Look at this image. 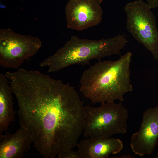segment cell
<instances>
[{
  "label": "cell",
  "instance_id": "cell-14",
  "mask_svg": "<svg viewBox=\"0 0 158 158\" xmlns=\"http://www.w3.org/2000/svg\"><path fill=\"white\" fill-rule=\"evenodd\" d=\"M156 158H158V151L156 154Z\"/></svg>",
  "mask_w": 158,
  "mask_h": 158
},
{
  "label": "cell",
  "instance_id": "cell-5",
  "mask_svg": "<svg viewBox=\"0 0 158 158\" xmlns=\"http://www.w3.org/2000/svg\"><path fill=\"white\" fill-rule=\"evenodd\" d=\"M127 30L158 60V30L156 17L147 3L136 0L124 7Z\"/></svg>",
  "mask_w": 158,
  "mask_h": 158
},
{
  "label": "cell",
  "instance_id": "cell-13",
  "mask_svg": "<svg viewBox=\"0 0 158 158\" xmlns=\"http://www.w3.org/2000/svg\"><path fill=\"white\" fill-rule=\"evenodd\" d=\"M146 0L151 9L155 8L158 6V0Z\"/></svg>",
  "mask_w": 158,
  "mask_h": 158
},
{
  "label": "cell",
  "instance_id": "cell-3",
  "mask_svg": "<svg viewBox=\"0 0 158 158\" xmlns=\"http://www.w3.org/2000/svg\"><path fill=\"white\" fill-rule=\"evenodd\" d=\"M128 42L126 38L120 34L99 40L81 39L72 36L63 47L42 61L40 65L47 67L49 73L75 64L86 65L92 59L99 61L104 57L120 54Z\"/></svg>",
  "mask_w": 158,
  "mask_h": 158
},
{
  "label": "cell",
  "instance_id": "cell-6",
  "mask_svg": "<svg viewBox=\"0 0 158 158\" xmlns=\"http://www.w3.org/2000/svg\"><path fill=\"white\" fill-rule=\"evenodd\" d=\"M42 42L38 38L21 35L8 28L0 29V65L4 68H18L25 59L35 54Z\"/></svg>",
  "mask_w": 158,
  "mask_h": 158
},
{
  "label": "cell",
  "instance_id": "cell-9",
  "mask_svg": "<svg viewBox=\"0 0 158 158\" xmlns=\"http://www.w3.org/2000/svg\"><path fill=\"white\" fill-rule=\"evenodd\" d=\"M76 147L80 158H107L120 152L122 141L114 138H88L78 142Z\"/></svg>",
  "mask_w": 158,
  "mask_h": 158
},
{
  "label": "cell",
  "instance_id": "cell-11",
  "mask_svg": "<svg viewBox=\"0 0 158 158\" xmlns=\"http://www.w3.org/2000/svg\"><path fill=\"white\" fill-rule=\"evenodd\" d=\"M7 79L5 75L0 74V135L6 132L14 118L13 92Z\"/></svg>",
  "mask_w": 158,
  "mask_h": 158
},
{
  "label": "cell",
  "instance_id": "cell-8",
  "mask_svg": "<svg viewBox=\"0 0 158 158\" xmlns=\"http://www.w3.org/2000/svg\"><path fill=\"white\" fill-rule=\"evenodd\" d=\"M158 139V106L147 109L143 113L139 130L132 135L130 146L133 153L140 156L150 155Z\"/></svg>",
  "mask_w": 158,
  "mask_h": 158
},
{
  "label": "cell",
  "instance_id": "cell-7",
  "mask_svg": "<svg viewBox=\"0 0 158 158\" xmlns=\"http://www.w3.org/2000/svg\"><path fill=\"white\" fill-rule=\"evenodd\" d=\"M102 0H69L65 8L68 28L80 31L99 24L103 11Z\"/></svg>",
  "mask_w": 158,
  "mask_h": 158
},
{
  "label": "cell",
  "instance_id": "cell-4",
  "mask_svg": "<svg viewBox=\"0 0 158 158\" xmlns=\"http://www.w3.org/2000/svg\"><path fill=\"white\" fill-rule=\"evenodd\" d=\"M85 109L84 137L107 138L126 133L128 112L121 103L107 102L97 107L87 105Z\"/></svg>",
  "mask_w": 158,
  "mask_h": 158
},
{
  "label": "cell",
  "instance_id": "cell-1",
  "mask_svg": "<svg viewBox=\"0 0 158 158\" xmlns=\"http://www.w3.org/2000/svg\"><path fill=\"white\" fill-rule=\"evenodd\" d=\"M7 77L18 101L20 124L40 155L54 158L76 147L85 114L75 88L37 71L20 68Z\"/></svg>",
  "mask_w": 158,
  "mask_h": 158
},
{
  "label": "cell",
  "instance_id": "cell-10",
  "mask_svg": "<svg viewBox=\"0 0 158 158\" xmlns=\"http://www.w3.org/2000/svg\"><path fill=\"white\" fill-rule=\"evenodd\" d=\"M33 143L32 138L25 127L13 134L0 135V158H21Z\"/></svg>",
  "mask_w": 158,
  "mask_h": 158
},
{
  "label": "cell",
  "instance_id": "cell-12",
  "mask_svg": "<svg viewBox=\"0 0 158 158\" xmlns=\"http://www.w3.org/2000/svg\"><path fill=\"white\" fill-rule=\"evenodd\" d=\"M58 157L59 158H80L78 151L73 149L67 150L59 154Z\"/></svg>",
  "mask_w": 158,
  "mask_h": 158
},
{
  "label": "cell",
  "instance_id": "cell-2",
  "mask_svg": "<svg viewBox=\"0 0 158 158\" xmlns=\"http://www.w3.org/2000/svg\"><path fill=\"white\" fill-rule=\"evenodd\" d=\"M132 56L128 52L117 60L99 61L85 70L80 79V91L94 103L123 101L124 94L133 90Z\"/></svg>",
  "mask_w": 158,
  "mask_h": 158
}]
</instances>
